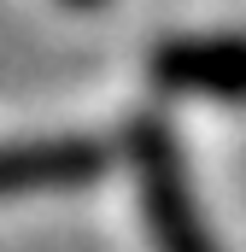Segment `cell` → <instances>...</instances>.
<instances>
[{
	"mask_svg": "<svg viewBox=\"0 0 246 252\" xmlns=\"http://www.w3.org/2000/svg\"><path fill=\"white\" fill-rule=\"evenodd\" d=\"M123 158H129V176H135V205H141L153 252H223L205 205H199L193 170L182 158V141L164 118H153V112L129 118Z\"/></svg>",
	"mask_w": 246,
	"mask_h": 252,
	"instance_id": "cell-1",
	"label": "cell"
},
{
	"mask_svg": "<svg viewBox=\"0 0 246 252\" xmlns=\"http://www.w3.org/2000/svg\"><path fill=\"white\" fill-rule=\"evenodd\" d=\"M112 164V147L94 135H35V141H0V205L35 199V193L88 188Z\"/></svg>",
	"mask_w": 246,
	"mask_h": 252,
	"instance_id": "cell-3",
	"label": "cell"
},
{
	"mask_svg": "<svg viewBox=\"0 0 246 252\" xmlns=\"http://www.w3.org/2000/svg\"><path fill=\"white\" fill-rule=\"evenodd\" d=\"M153 88L176 100H211V106H246V30H182L153 41L147 53Z\"/></svg>",
	"mask_w": 246,
	"mask_h": 252,
	"instance_id": "cell-2",
	"label": "cell"
},
{
	"mask_svg": "<svg viewBox=\"0 0 246 252\" xmlns=\"http://www.w3.org/2000/svg\"><path fill=\"white\" fill-rule=\"evenodd\" d=\"M64 6H76V12H94V6H106V0H64Z\"/></svg>",
	"mask_w": 246,
	"mask_h": 252,
	"instance_id": "cell-4",
	"label": "cell"
}]
</instances>
